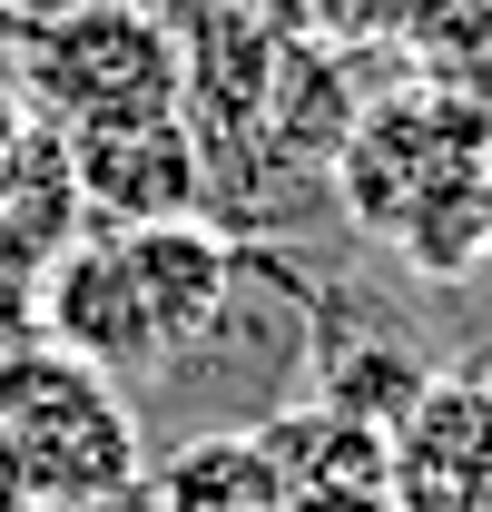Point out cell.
Masks as SVG:
<instances>
[{
    "instance_id": "9",
    "label": "cell",
    "mask_w": 492,
    "mask_h": 512,
    "mask_svg": "<svg viewBox=\"0 0 492 512\" xmlns=\"http://www.w3.org/2000/svg\"><path fill=\"white\" fill-rule=\"evenodd\" d=\"M286 512H404L384 483H296V503Z\"/></svg>"
},
{
    "instance_id": "10",
    "label": "cell",
    "mask_w": 492,
    "mask_h": 512,
    "mask_svg": "<svg viewBox=\"0 0 492 512\" xmlns=\"http://www.w3.org/2000/svg\"><path fill=\"white\" fill-rule=\"evenodd\" d=\"M20 138H30V99H20V79H10V60H0V178H10Z\"/></svg>"
},
{
    "instance_id": "6",
    "label": "cell",
    "mask_w": 492,
    "mask_h": 512,
    "mask_svg": "<svg viewBox=\"0 0 492 512\" xmlns=\"http://www.w3.org/2000/svg\"><path fill=\"white\" fill-rule=\"evenodd\" d=\"M128 256V286H138V306L158 325V365L178 355L187 335H207V316L227 306V286H237V237L217 227V217H158V227H109Z\"/></svg>"
},
{
    "instance_id": "12",
    "label": "cell",
    "mask_w": 492,
    "mask_h": 512,
    "mask_svg": "<svg viewBox=\"0 0 492 512\" xmlns=\"http://www.w3.org/2000/svg\"><path fill=\"white\" fill-rule=\"evenodd\" d=\"M10 10H69V0H10Z\"/></svg>"
},
{
    "instance_id": "1",
    "label": "cell",
    "mask_w": 492,
    "mask_h": 512,
    "mask_svg": "<svg viewBox=\"0 0 492 512\" xmlns=\"http://www.w3.org/2000/svg\"><path fill=\"white\" fill-rule=\"evenodd\" d=\"M0 473L30 493V512H109L148 483L138 394L99 365L60 355L50 335L0 345Z\"/></svg>"
},
{
    "instance_id": "5",
    "label": "cell",
    "mask_w": 492,
    "mask_h": 512,
    "mask_svg": "<svg viewBox=\"0 0 492 512\" xmlns=\"http://www.w3.org/2000/svg\"><path fill=\"white\" fill-rule=\"evenodd\" d=\"M40 335H50L60 355H79V365L119 375V384L158 375V325H148V306H138L128 256H119L109 227L69 237V256L50 266V286H40Z\"/></svg>"
},
{
    "instance_id": "8",
    "label": "cell",
    "mask_w": 492,
    "mask_h": 512,
    "mask_svg": "<svg viewBox=\"0 0 492 512\" xmlns=\"http://www.w3.org/2000/svg\"><path fill=\"white\" fill-rule=\"evenodd\" d=\"M256 20H266V40H286V50L345 60V50H365L374 30H394V0H256Z\"/></svg>"
},
{
    "instance_id": "3",
    "label": "cell",
    "mask_w": 492,
    "mask_h": 512,
    "mask_svg": "<svg viewBox=\"0 0 492 512\" xmlns=\"http://www.w3.org/2000/svg\"><path fill=\"white\" fill-rule=\"evenodd\" d=\"M384 483L404 512H492V375H433L384 434Z\"/></svg>"
},
{
    "instance_id": "11",
    "label": "cell",
    "mask_w": 492,
    "mask_h": 512,
    "mask_svg": "<svg viewBox=\"0 0 492 512\" xmlns=\"http://www.w3.org/2000/svg\"><path fill=\"white\" fill-rule=\"evenodd\" d=\"M0 512H30V493H20V483H10V473H0Z\"/></svg>"
},
{
    "instance_id": "7",
    "label": "cell",
    "mask_w": 492,
    "mask_h": 512,
    "mask_svg": "<svg viewBox=\"0 0 492 512\" xmlns=\"http://www.w3.org/2000/svg\"><path fill=\"white\" fill-rule=\"evenodd\" d=\"M296 473L276 463L266 434H187V444L148 453L138 512H286Z\"/></svg>"
},
{
    "instance_id": "2",
    "label": "cell",
    "mask_w": 492,
    "mask_h": 512,
    "mask_svg": "<svg viewBox=\"0 0 492 512\" xmlns=\"http://www.w3.org/2000/svg\"><path fill=\"white\" fill-rule=\"evenodd\" d=\"M10 79L30 119L79 138V128H138L178 119V30L148 0H69V10H20Z\"/></svg>"
},
{
    "instance_id": "4",
    "label": "cell",
    "mask_w": 492,
    "mask_h": 512,
    "mask_svg": "<svg viewBox=\"0 0 492 512\" xmlns=\"http://www.w3.org/2000/svg\"><path fill=\"white\" fill-rule=\"evenodd\" d=\"M69 148V188L89 227H158V217H207V158L178 119L138 128H79Z\"/></svg>"
}]
</instances>
